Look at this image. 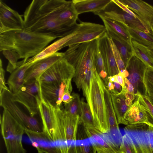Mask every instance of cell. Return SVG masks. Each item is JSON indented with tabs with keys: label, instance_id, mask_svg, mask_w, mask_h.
Listing matches in <instances>:
<instances>
[{
	"label": "cell",
	"instance_id": "6da1fadb",
	"mask_svg": "<svg viewBox=\"0 0 153 153\" xmlns=\"http://www.w3.org/2000/svg\"><path fill=\"white\" fill-rule=\"evenodd\" d=\"M71 2L63 0L32 1L24 13V29L56 38L69 34L75 30L77 24L74 27H67L61 22L60 16Z\"/></svg>",
	"mask_w": 153,
	"mask_h": 153
},
{
	"label": "cell",
	"instance_id": "7a4b0ae2",
	"mask_svg": "<svg viewBox=\"0 0 153 153\" xmlns=\"http://www.w3.org/2000/svg\"><path fill=\"white\" fill-rule=\"evenodd\" d=\"M56 39L24 29L9 30L0 33V51H15L24 59V65L30 57L38 54Z\"/></svg>",
	"mask_w": 153,
	"mask_h": 153
},
{
	"label": "cell",
	"instance_id": "3957f363",
	"mask_svg": "<svg viewBox=\"0 0 153 153\" xmlns=\"http://www.w3.org/2000/svg\"><path fill=\"white\" fill-rule=\"evenodd\" d=\"M64 53L63 58L75 69L74 80L79 90L87 72L95 68L97 40L70 45Z\"/></svg>",
	"mask_w": 153,
	"mask_h": 153
},
{
	"label": "cell",
	"instance_id": "277c9868",
	"mask_svg": "<svg viewBox=\"0 0 153 153\" xmlns=\"http://www.w3.org/2000/svg\"><path fill=\"white\" fill-rule=\"evenodd\" d=\"M105 87L103 81L94 68L91 80L89 100L88 103L96 128L102 133H108L110 128L104 98Z\"/></svg>",
	"mask_w": 153,
	"mask_h": 153
},
{
	"label": "cell",
	"instance_id": "5b68a950",
	"mask_svg": "<svg viewBox=\"0 0 153 153\" xmlns=\"http://www.w3.org/2000/svg\"><path fill=\"white\" fill-rule=\"evenodd\" d=\"M39 111L42 123V133L54 143L64 142L62 127L63 110L42 99Z\"/></svg>",
	"mask_w": 153,
	"mask_h": 153
},
{
	"label": "cell",
	"instance_id": "8992f818",
	"mask_svg": "<svg viewBox=\"0 0 153 153\" xmlns=\"http://www.w3.org/2000/svg\"><path fill=\"white\" fill-rule=\"evenodd\" d=\"M1 132L7 153H26L22 140L24 128L7 110L4 109L1 118Z\"/></svg>",
	"mask_w": 153,
	"mask_h": 153
},
{
	"label": "cell",
	"instance_id": "52a82bcc",
	"mask_svg": "<svg viewBox=\"0 0 153 153\" xmlns=\"http://www.w3.org/2000/svg\"><path fill=\"white\" fill-rule=\"evenodd\" d=\"M41 84L39 81L30 80L24 83L16 94L11 92L13 100L24 106L32 117L39 111V106L43 99Z\"/></svg>",
	"mask_w": 153,
	"mask_h": 153
},
{
	"label": "cell",
	"instance_id": "ba28073f",
	"mask_svg": "<svg viewBox=\"0 0 153 153\" xmlns=\"http://www.w3.org/2000/svg\"><path fill=\"white\" fill-rule=\"evenodd\" d=\"M11 94V92L9 89L3 90L0 94L1 106L7 110L25 130L42 132V128L38 120L34 117L29 116L24 113L13 100Z\"/></svg>",
	"mask_w": 153,
	"mask_h": 153
},
{
	"label": "cell",
	"instance_id": "9c48e42d",
	"mask_svg": "<svg viewBox=\"0 0 153 153\" xmlns=\"http://www.w3.org/2000/svg\"><path fill=\"white\" fill-rule=\"evenodd\" d=\"M94 13L113 20L128 27L151 33L149 27L141 18H136L124 11L112 0L104 10Z\"/></svg>",
	"mask_w": 153,
	"mask_h": 153
},
{
	"label": "cell",
	"instance_id": "30bf717a",
	"mask_svg": "<svg viewBox=\"0 0 153 153\" xmlns=\"http://www.w3.org/2000/svg\"><path fill=\"white\" fill-rule=\"evenodd\" d=\"M75 73L74 67L63 57L49 68L41 76L39 81L41 83L61 82L72 80Z\"/></svg>",
	"mask_w": 153,
	"mask_h": 153
},
{
	"label": "cell",
	"instance_id": "8fae6325",
	"mask_svg": "<svg viewBox=\"0 0 153 153\" xmlns=\"http://www.w3.org/2000/svg\"><path fill=\"white\" fill-rule=\"evenodd\" d=\"M77 33L63 48L97 39L106 32L104 25L90 22L81 21L77 24Z\"/></svg>",
	"mask_w": 153,
	"mask_h": 153
},
{
	"label": "cell",
	"instance_id": "7c38bea8",
	"mask_svg": "<svg viewBox=\"0 0 153 153\" xmlns=\"http://www.w3.org/2000/svg\"><path fill=\"white\" fill-rule=\"evenodd\" d=\"M71 81V80H68L61 82L41 83L42 99L54 106L60 107L65 93L72 91Z\"/></svg>",
	"mask_w": 153,
	"mask_h": 153
},
{
	"label": "cell",
	"instance_id": "4fadbf2b",
	"mask_svg": "<svg viewBox=\"0 0 153 153\" xmlns=\"http://www.w3.org/2000/svg\"><path fill=\"white\" fill-rule=\"evenodd\" d=\"M148 68L144 62L134 56H132L126 67L129 74L127 78L133 85L136 95L138 93L146 95L144 78Z\"/></svg>",
	"mask_w": 153,
	"mask_h": 153
},
{
	"label": "cell",
	"instance_id": "5bb4252c",
	"mask_svg": "<svg viewBox=\"0 0 153 153\" xmlns=\"http://www.w3.org/2000/svg\"><path fill=\"white\" fill-rule=\"evenodd\" d=\"M24 28L22 16L0 1V33L6 31Z\"/></svg>",
	"mask_w": 153,
	"mask_h": 153
},
{
	"label": "cell",
	"instance_id": "9a60e30c",
	"mask_svg": "<svg viewBox=\"0 0 153 153\" xmlns=\"http://www.w3.org/2000/svg\"><path fill=\"white\" fill-rule=\"evenodd\" d=\"M85 133L97 152L104 153H120L119 147L107 133H103L97 129L84 127Z\"/></svg>",
	"mask_w": 153,
	"mask_h": 153
},
{
	"label": "cell",
	"instance_id": "2e32d148",
	"mask_svg": "<svg viewBox=\"0 0 153 153\" xmlns=\"http://www.w3.org/2000/svg\"><path fill=\"white\" fill-rule=\"evenodd\" d=\"M97 46L102 56L108 76L119 73L106 32L97 39Z\"/></svg>",
	"mask_w": 153,
	"mask_h": 153
},
{
	"label": "cell",
	"instance_id": "e0dca14e",
	"mask_svg": "<svg viewBox=\"0 0 153 153\" xmlns=\"http://www.w3.org/2000/svg\"><path fill=\"white\" fill-rule=\"evenodd\" d=\"M63 56V53L57 52L32 63L26 72L25 83L33 79L40 81L42 74L53 64L62 58Z\"/></svg>",
	"mask_w": 153,
	"mask_h": 153
},
{
	"label": "cell",
	"instance_id": "ac0fdd59",
	"mask_svg": "<svg viewBox=\"0 0 153 153\" xmlns=\"http://www.w3.org/2000/svg\"><path fill=\"white\" fill-rule=\"evenodd\" d=\"M120 1L140 17L150 28L153 22V6L140 0Z\"/></svg>",
	"mask_w": 153,
	"mask_h": 153
},
{
	"label": "cell",
	"instance_id": "d6986e66",
	"mask_svg": "<svg viewBox=\"0 0 153 153\" xmlns=\"http://www.w3.org/2000/svg\"><path fill=\"white\" fill-rule=\"evenodd\" d=\"M25 134L36 148H39L45 153H61L59 145L50 140L42 132L25 130Z\"/></svg>",
	"mask_w": 153,
	"mask_h": 153
},
{
	"label": "cell",
	"instance_id": "ffe728a7",
	"mask_svg": "<svg viewBox=\"0 0 153 153\" xmlns=\"http://www.w3.org/2000/svg\"><path fill=\"white\" fill-rule=\"evenodd\" d=\"M76 28L71 33L60 38L49 45L47 46L36 56L29 58L25 64H32L36 61L48 57L57 52L58 51L63 48L65 44L76 34L77 31Z\"/></svg>",
	"mask_w": 153,
	"mask_h": 153
},
{
	"label": "cell",
	"instance_id": "44dd1931",
	"mask_svg": "<svg viewBox=\"0 0 153 153\" xmlns=\"http://www.w3.org/2000/svg\"><path fill=\"white\" fill-rule=\"evenodd\" d=\"M111 0H73L72 2L77 14L89 12L95 13L104 10Z\"/></svg>",
	"mask_w": 153,
	"mask_h": 153
},
{
	"label": "cell",
	"instance_id": "7402d4cb",
	"mask_svg": "<svg viewBox=\"0 0 153 153\" xmlns=\"http://www.w3.org/2000/svg\"><path fill=\"white\" fill-rule=\"evenodd\" d=\"M124 119L127 125L143 123L151 126L137 96L126 112Z\"/></svg>",
	"mask_w": 153,
	"mask_h": 153
},
{
	"label": "cell",
	"instance_id": "603a6c76",
	"mask_svg": "<svg viewBox=\"0 0 153 153\" xmlns=\"http://www.w3.org/2000/svg\"><path fill=\"white\" fill-rule=\"evenodd\" d=\"M109 91L118 124L127 125V123L124 119V116L130 107L126 104L123 94L121 91L118 93L115 89Z\"/></svg>",
	"mask_w": 153,
	"mask_h": 153
},
{
	"label": "cell",
	"instance_id": "cb8c5ba5",
	"mask_svg": "<svg viewBox=\"0 0 153 153\" xmlns=\"http://www.w3.org/2000/svg\"><path fill=\"white\" fill-rule=\"evenodd\" d=\"M80 116L72 117L63 111L62 127L65 142L76 140Z\"/></svg>",
	"mask_w": 153,
	"mask_h": 153
},
{
	"label": "cell",
	"instance_id": "d4e9b609",
	"mask_svg": "<svg viewBox=\"0 0 153 153\" xmlns=\"http://www.w3.org/2000/svg\"><path fill=\"white\" fill-rule=\"evenodd\" d=\"M106 29L108 36L112 39L117 48L126 67L133 56L131 45L129 44L110 30Z\"/></svg>",
	"mask_w": 153,
	"mask_h": 153
},
{
	"label": "cell",
	"instance_id": "484cf974",
	"mask_svg": "<svg viewBox=\"0 0 153 153\" xmlns=\"http://www.w3.org/2000/svg\"><path fill=\"white\" fill-rule=\"evenodd\" d=\"M31 64L23 65L11 74L7 83L9 90L13 94H16L24 83L26 72Z\"/></svg>",
	"mask_w": 153,
	"mask_h": 153
},
{
	"label": "cell",
	"instance_id": "4316f807",
	"mask_svg": "<svg viewBox=\"0 0 153 153\" xmlns=\"http://www.w3.org/2000/svg\"><path fill=\"white\" fill-rule=\"evenodd\" d=\"M133 56L144 62L148 67L153 69V59L151 49L131 39Z\"/></svg>",
	"mask_w": 153,
	"mask_h": 153
},
{
	"label": "cell",
	"instance_id": "83f0119b",
	"mask_svg": "<svg viewBox=\"0 0 153 153\" xmlns=\"http://www.w3.org/2000/svg\"><path fill=\"white\" fill-rule=\"evenodd\" d=\"M99 16L102 21L106 28L110 30L131 45V38L127 28L124 25L101 16Z\"/></svg>",
	"mask_w": 153,
	"mask_h": 153
},
{
	"label": "cell",
	"instance_id": "f1b7e54d",
	"mask_svg": "<svg viewBox=\"0 0 153 153\" xmlns=\"http://www.w3.org/2000/svg\"><path fill=\"white\" fill-rule=\"evenodd\" d=\"M104 95L110 131L111 130H114L118 133L120 134L110 93L109 90L107 88H106V87L104 90Z\"/></svg>",
	"mask_w": 153,
	"mask_h": 153
},
{
	"label": "cell",
	"instance_id": "f546056e",
	"mask_svg": "<svg viewBox=\"0 0 153 153\" xmlns=\"http://www.w3.org/2000/svg\"><path fill=\"white\" fill-rule=\"evenodd\" d=\"M125 26L127 28L131 39L153 49V35L152 33H146L138 29Z\"/></svg>",
	"mask_w": 153,
	"mask_h": 153
},
{
	"label": "cell",
	"instance_id": "4dcf8cb0",
	"mask_svg": "<svg viewBox=\"0 0 153 153\" xmlns=\"http://www.w3.org/2000/svg\"><path fill=\"white\" fill-rule=\"evenodd\" d=\"M80 122L85 127L96 129L93 116L88 104L81 100Z\"/></svg>",
	"mask_w": 153,
	"mask_h": 153
},
{
	"label": "cell",
	"instance_id": "1f68e13d",
	"mask_svg": "<svg viewBox=\"0 0 153 153\" xmlns=\"http://www.w3.org/2000/svg\"><path fill=\"white\" fill-rule=\"evenodd\" d=\"M2 53L4 57L8 61L6 70L10 74L17 68L23 64V60L18 62V60L21 58L19 54L15 51L7 50L2 51Z\"/></svg>",
	"mask_w": 153,
	"mask_h": 153
},
{
	"label": "cell",
	"instance_id": "d6a6232c",
	"mask_svg": "<svg viewBox=\"0 0 153 153\" xmlns=\"http://www.w3.org/2000/svg\"><path fill=\"white\" fill-rule=\"evenodd\" d=\"M72 101L68 104H64V112L66 114L73 117L80 116L81 101L79 95L73 93L72 95Z\"/></svg>",
	"mask_w": 153,
	"mask_h": 153
},
{
	"label": "cell",
	"instance_id": "836d02e7",
	"mask_svg": "<svg viewBox=\"0 0 153 153\" xmlns=\"http://www.w3.org/2000/svg\"><path fill=\"white\" fill-rule=\"evenodd\" d=\"M125 132L131 138L137 153H151L148 146L134 130L127 129L125 130Z\"/></svg>",
	"mask_w": 153,
	"mask_h": 153
},
{
	"label": "cell",
	"instance_id": "e575fe53",
	"mask_svg": "<svg viewBox=\"0 0 153 153\" xmlns=\"http://www.w3.org/2000/svg\"><path fill=\"white\" fill-rule=\"evenodd\" d=\"M95 65L96 70L99 76L104 81L105 84L107 85L108 82V76L105 67L103 59L98 46L95 57Z\"/></svg>",
	"mask_w": 153,
	"mask_h": 153
},
{
	"label": "cell",
	"instance_id": "d590c367",
	"mask_svg": "<svg viewBox=\"0 0 153 153\" xmlns=\"http://www.w3.org/2000/svg\"><path fill=\"white\" fill-rule=\"evenodd\" d=\"M120 153H137L131 138L126 132L122 137L119 147Z\"/></svg>",
	"mask_w": 153,
	"mask_h": 153
},
{
	"label": "cell",
	"instance_id": "8d00e7d4",
	"mask_svg": "<svg viewBox=\"0 0 153 153\" xmlns=\"http://www.w3.org/2000/svg\"><path fill=\"white\" fill-rule=\"evenodd\" d=\"M146 95L153 97V69L148 68L144 78Z\"/></svg>",
	"mask_w": 153,
	"mask_h": 153
},
{
	"label": "cell",
	"instance_id": "74e56055",
	"mask_svg": "<svg viewBox=\"0 0 153 153\" xmlns=\"http://www.w3.org/2000/svg\"><path fill=\"white\" fill-rule=\"evenodd\" d=\"M89 70L87 73L85 77L82 82L81 88L83 91V95L85 97L87 103H88L89 100L91 80L92 77L94 69Z\"/></svg>",
	"mask_w": 153,
	"mask_h": 153
},
{
	"label": "cell",
	"instance_id": "f35d334b",
	"mask_svg": "<svg viewBox=\"0 0 153 153\" xmlns=\"http://www.w3.org/2000/svg\"><path fill=\"white\" fill-rule=\"evenodd\" d=\"M109 40L119 73L120 71L126 69L125 64L122 58L119 51L113 40L109 37Z\"/></svg>",
	"mask_w": 153,
	"mask_h": 153
},
{
	"label": "cell",
	"instance_id": "ab89813d",
	"mask_svg": "<svg viewBox=\"0 0 153 153\" xmlns=\"http://www.w3.org/2000/svg\"><path fill=\"white\" fill-rule=\"evenodd\" d=\"M136 95L139 101L147 108L153 119V105L151 102L148 97L146 95H142L139 93H137Z\"/></svg>",
	"mask_w": 153,
	"mask_h": 153
},
{
	"label": "cell",
	"instance_id": "60d3db41",
	"mask_svg": "<svg viewBox=\"0 0 153 153\" xmlns=\"http://www.w3.org/2000/svg\"><path fill=\"white\" fill-rule=\"evenodd\" d=\"M77 153H96L97 152L92 145L76 146Z\"/></svg>",
	"mask_w": 153,
	"mask_h": 153
},
{
	"label": "cell",
	"instance_id": "b9f144b4",
	"mask_svg": "<svg viewBox=\"0 0 153 153\" xmlns=\"http://www.w3.org/2000/svg\"><path fill=\"white\" fill-rule=\"evenodd\" d=\"M0 94L3 89L8 90L5 84L4 78L5 71L3 68L1 59L0 61Z\"/></svg>",
	"mask_w": 153,
	"mask_h": 153
},
{
	"label": "cell",
	"instance_id": "7bdbcfd3",
	"mask_svg": "<svg viewBox=\"0 0 153 153\" xmlns=\"http://www.w3.org/2000/svg\"><path fill=\"white\" fill-rule=\"evenodd\" d=\"M121 92L124 95L126 104L130 107L133 104V102L135 100L137 96L124 90H122Z\"/></svg>",
	"mask_w": 153,
	"mask_h": 153
},
{
	"label": "cell",
	"instance_id": "ee69618b",
	"mask_svg": "<svg viewBox=\"0 0 153 153\" xmlns=\"http://www.w3.org/2000/svg\"><path fill=\"white\" fill-rule=\"evenodd\" d=\"M112 1L124 11L136 18H140L134 12L122 3L119 0H112Z\"/></svg>",
	"mask_w": 153,
	"mask_h": 153
},
{
	"label": "cell",
	"instance_id": "f6af8a7d",
	"mask_svg": "<svg viewBox=\"0 0 153 153\" xmlns=\"http://www.w3.org/2000/svg\"><path fill=\"white\" fill-rule=\"evenodd\" d=\"M61 153H77L76 146L59 145Z\"/></svg>",
	"mask_w": 153,
	"mask_h": 153
},
{
	"label": "cell",
	"instance_id": "bcb514c9",
	"mask_svg": "<svg viewBox=\"0 0 153 153\" xmlns=\"http://www.w3.org/2000/svg\"><path fill=\"white\" fill-rule=\"evenodd\" d=\"M124 78L125 83L124 87L122 89V90L135 94L134 88L132 85L127 78L125 77Z\"/></svg>",
	"mask_w": 153,
	"mask_h": 153
},
{
	"label": "cell",
	"instance_id": "7dc6e473",
	"mask_svg": "<svg viewBox=\"0 0 153 153\" xmlns=\"http://www.w3.org/2000/svg\"><path fill=\"white\" fill-rule=\"evenodd\" d=\"M71 92L67 91L63 94L62 98V101L64 104H68L71 102L73 98L72 95H71Z\"/></svg>",
	"mask_w": 153,
	"mask_h": 153
},
{
	"label": "cell",
	"instance_id": "c3c4849f",
	"mask_svg": "<svg viewBox=\"0 0 153 153\" xmlns=\"http://www.w3.org/2000/svg\"><path fill=\"white\" fill-rule=\"evenodd\" d=\"M115 76L117 82L120 85L122 89L123 88L125 85L124 78L119 74L115 75Z\"/></svg>",
	"mask_w": 153,
	"mask_h": 153
},
{
	"label": "cell",
	"instance_id": "681fc988",
	"mask_svg": "<svg viewBox=\"0 0 153 153\" xmlns=\"http://www.w3.org/2000/svg\"><path fill=\"white\" fill-rule=\"evenodd\" d=\"M115 89L119 93H120L122 90V87L117 82H114Z\"/></svg>",
	"mask_w": 153,
	"mask_h": 153
},
{
	"label": "cell",
	"instance_id": "f907efd6",
	"mask_svg": "<svg viewBox=\"0 0 153 153\" xmlns=\"http://www.w3.org/2000/svg\"><path fill=\"white\" fill-rule=\"evenodd\" d=\"M107 87L109 91H112L115 89L114 83L109 81L108 83Z\"/></svg>",
	"mask_w": 153,
	"mask_h": 153
},
{
	"label": "cell",
	"instance_id": "816d5d0a",
	"mask_svg": "<svg viewBox=\"0 0 153 153\" xmlns=\"http://www.w3.org/2000/svg\"><path fill=\"white\" fill-rule=\"evenodd\" d=\"M108 81L112 82H117L116 78L115 75L113 76H108Z\"/></svg>",
	"mask_w": 153,
	"mask_h": 153
},
{
	"label": "cell",
	"instance_id": "f5cc1de1",
	"mask_svg": "<svg viewBox=\"0 0 153 153\" xmlns=\"http://www.w3.org/2000/svg\"><path fill=\"white\" fill-rule=\"evenodd\" d=\"M149 98V100L153 105V97L151 96H148Z\"/></svg>",
	"mask_w": 153,
	"mask_h": 153
},
{
	"label": "cell",
	"instance_id": "db71d44e",
	"mask_svg": "<svg viewBox=\"0 0 153 153\" xmlns=\"http://www.w3.org/2000/svg\"><path fill=\"white\" fill-rule=\"evenodd\" d=\"M36 149L37 150L38 153H45V152H43V151H42L38 147H36Z\"/></svg>",
	"mask_w": 153,
	"mask_h": 153
},
{
	"label": "cell",
	"instance_id": "11a10c76",
	"mask_svg": "<svg viewBox=\"0 0 153 153\" xmlns=\"http://www.w3.org/2000/svg\"><path fill=\"white\" fill-rule=\"evenodd\" d=\"M150 29L151 33L153 35V22L152 23L150 26Z\"/></svg>",
	"mask_w": 153,
	"mask_h": 153
},
{
	"label": "cell",
	"instance_id": "9f6ffc18",
	"mask_svg": "<svg viewBox=\"0 0 153 153\" xmlns=\"http://www.w3.org/2000/svg\"><path fill=\"white\" fill-rule=\"evenodd\" d=\"M152 56H153V49H152Z\"/></svg>",
	"mask_w": 153,
	"mask_h": 153
},
{
	"label": "cell",
	"instance_id": "6f0895ef",
	"mask_svg": "<svg viewBox=\"0 0 153 153\" xmlns=\"http://www.w3.org/2000/svg\"><path fill=\"white\" fill-rule=\"evenodd\" d=\"M120 153H123V152H120Z\"/></svg>",
	"mask_w": 153,
	"mask_h": 153
}]
</instances>
